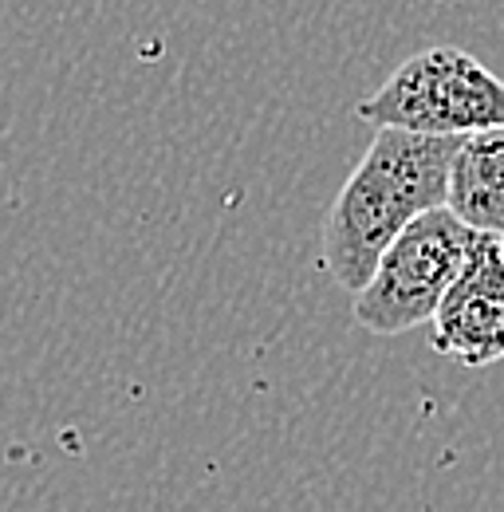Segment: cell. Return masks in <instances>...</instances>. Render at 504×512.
<instances>
[{
    "label": "cell",
    "instance_id": "obj_3",
    "mask_svg": "<svg viewBox=\"0 0 504 512\" xmlns=\"http://www.w3.org/2000/svg\"><path fill=\"white\" fill-rule=\"evenodd\" d=\"M477 233L461 225L445 205L410 221L382 253L375 276L355 292V323L375 335H398L430 323L441 296L461 276Z\"/></svg>",
    "mask_w": 504,
    "mask_h": 512
},
{
    "label": "cell",
    "instance_id": "obj_5",
    "mask_svg": "<svg viewBox=\"0 0 504 512\" xmlns=\"http://www.w3.org/2000/svg\"><path fill=\"white\" fill-rule=\"evenodd\" d=\"M445 209L473 233L504 237V127L461 138L449 166Z\"/></svg>",
    "mask_w": 504,
    "mask_h": 512
},
{
    "label": "cell",
    "instance_id": "obj_2",
    "mask_svg": "<svg viewBox=\"0 0 504 512\" xmlns=\"http://www.w3.org/2000/svg\"><path fill=\"white\" fill-rule=\"evenodd\" d=\"M359 119L375 130L469 138L504 127V79L461 48H426L359 103Z\"/></svg>",
    "mask_w": 504,
    "mask_h": 512
},
{
    "label": "cell",
    "instance_id": "obj_1",
    "mask_svg": "<svg viewBox=\"0 0 504 512\" xmlns=\"http://www.w3.org/2000/svg\"><path fill=\"white\" fill-rule=\"evenodd\" d=\"M457 146L461 138L375 130L323 221V268L343 292H363L398 233L445 205Z\"/></svg>",
    "mask_w": 504,
    "mask_h": 512
},
{
    "label": "cell",
    "instance_id": "obj_6",
    "mask_svg": "<svg viewBox=\"0 0 504 512\" xmlns=\"http://www.w3.org/2000/svg\"><path fill=\"white\" fill-rule=\"evenodd\" d=\"M501 260H504V237H501Z\"/></svg>",
    "mask_w": 504,
    "mask_h": 512
},
{
    "label": "cell",
    "instance_id": "obj_4",
    "mask_svg": "<svg viewBox=\"0 0 504 512\" xmlns=\"http://www.w3.org/2000/svg\"><path fill=\"white\" fill-rule=\"evenodd\" d=\"M430 347L465 367H489L504 359V260L501 241L477 233L453 288L434 312Z\"/></svg>",
    "mask_w": 504,
    "mask_h": 512
}]
</instances>
